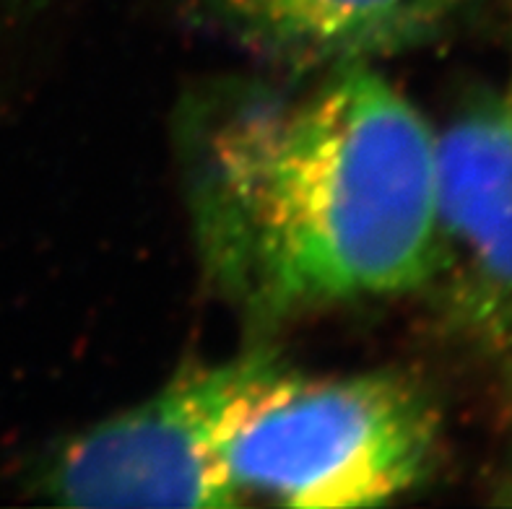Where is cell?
Returning <instances> with one entry per match:
<instances>
[{
  "mask_svg": "<svg viewBox=\"0 0 512 509\" xmlns=\"http://www.w3.org/2000/svg\"><path fill=\"white\" fill-rule=\"evenodd\" d=\"M299 91L232 86L185 117L206 278L255 325L429 286L437 133L372 63Z\"/></svg>",
  "mask_w": 512,
  "mask_h": 509,
  "instance_id": "cell-1",
  "label": "cell"
},
{
  "mask_svg": "<svg viewBox=\"0 0 512 509\" xmlns=\"http://www.w3.org/2000/svg\"><path fill=\"white\" fill-rule=\"evenodd\" d=\"M440 421L396 372L305 377L286 367L242 416L224 465L242 504L377 507L435 471Z\"/></svg>",
  "mask_w": 512,
  "mask_h": 509,
  "instance_id": "cell-2",
  "label": "cell"
},
{
  "mask_svg": "<svg viewBox=\"0 0 512 509\" xmlns=\"http://www.w3.org/2000/svg\"><path fill=\"white\" fill-rule=\"evenodd\" d=\"M286 367L271 348H253L182 369L149 400L68 439L34 486L60 507H242L224 447Z\"/></svg>",
  "mask_w": 512,
  "mask_h": 509,
  "instance_id": "cell-3",
  "label": "cell"
},
{
  "mask_svg": "<svg viewBox=\"0 0 512 509\" xmlns=\"http://www.w3.org/2000/svg\"><path fill=\"white\" fill-rule=\"evenodd\" d=\"M463 315L512 307V97L484 99L437 136L435 271Z\"/></svg>",
  "mask_w": 512,
  "mask_h": 509,
  "instance_id": "cell-4",
  "label": "cell"
},
{
  "mask_svg": "<svg viewBox=\"0 0 512 509\" xmlns=\"http://www.w3.org/2000/svg\"><path fill=\"white\" fill-rule=\"evenodd\" d=\"M466 0H195L221 32L297 68L401 55L437 37Z\"/></svg>",
  "mask_w": 512,
  "mask_h": 509,
  "instance_id": "cell-5",
  "label": "cell"
},
{
  "mask_svg": "<svg viewBox=\"0 0 512 509\" xmlns=\"http://www.w3.org/2000/svg\"><path fill=\"white\" fill-rule=\"evenodd\" d=\"M510 97H512V89H510Z\"/></svg>",
  "mask_w": 512,
  "mask_h": 509,
  "instance_id": "cell-6",
  "label": "cell"
}]
</instances>
